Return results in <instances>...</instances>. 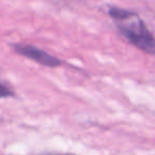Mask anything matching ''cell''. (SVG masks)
Instances as JSON below:
<instances>
[{
	"instance_id": "6da1fadb",
	"label": "cell",
	"mask_w": 155,
	"mask_h": 155,
	"mask_svg": "<svg viewBox=\"0 0 155 155\" xmlns=\"http://www.w3.org/2000/svg\"><path fill=\"white\" fill-rule=\"evenodd\" d=\"M110 15L119 30L135 47L149 54H155V38L142 19L133 12L112 8Z\"/></svg>"
},
{
	"instance_id": "7a4b0ae2",
	"label": "cell",
	"mask_w": 155,
	"mask_h": 155,
	"mask_svg": "<svg viewBox=\"0 0 155 155\" xmlns=\"http://www.w3.org/2000/svg\"><path fill=\"white\" fill-rule=\"evenodd\" d=\"M14 49L18 54L26 58H30V60L34 61V62L38 63L41 65L47 67H58L62 65V61L58 60L55 56H52L51 54L47 53L46 51L38 48L34 47L31 45H15Z\"/></svg>"
},
{
	"instance_id": "3957f363",
	"label": "cell",
	"mask_w": 155,
	"mask_h": 155,
	"mask_svg": "<svg viewBox=\"0 0 155 155\" xmlns=\"http://www.w3.org/2000/svg\"><path fill=\"white\" fill-rule=\"evenodd\" d=\"M11 96H13V93L8 87H5V85L0 84V98L11 97Z\"/></svg>"
},
{
	"instance_id": "277c9868",
	"label": "cell",
	"mask_w": 155,
	"mask_h": 155,
	"mask_svg": "<svg viewBox=\"0 0 155 155\" xmlns=\"http://www.w3.org/2000/svg\"><path fill=\"white\" fill-rule=\"evenodd\" d=\"M61 155H68V154H61Z\"/></svg>"
}]
</instances>
